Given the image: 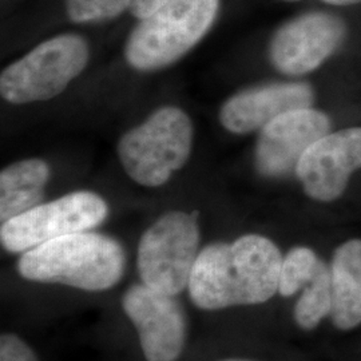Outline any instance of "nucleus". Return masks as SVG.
<instances>
[{
  "label": "nucleus",
  "mask_w": 361,
  "mask_h": 361,
  "mask_svg": "<svg viewBox=\"0 0 361 361\" xmlns=\"http://www.w3.org/2000/svg\"><path fill=\"white\" fill-rule=\"evenodd\" d=\"M284 258L274 243L246 234L233 244L204 247L195 261L189 293L200 310L256 305L279 292Z\"/></svg>",
  "instance_id": "f257e3e1"
},
{
  "label": "nucleus",
  "mask_w": 361,
  "mask_h": 361,
  "mask_svg": "<svg viewBox=\"0 0 361 361\" xmlns=\"http://www.w3.org/2000/svg\"><path fill=\"white\" fill-rule=\"evenodd\" d=\"M125 265V250L116 240L98 233L80 232L27 250L18 259V271L35 283L102 292L121 281Z\"/></svg>",
  "instance_id": "f03ea898"
},
{
  "label": "nucleus",
  "mask_w": 361,
  "mask_h": 361,
  "mask_svg": "<svg viewBox=\"0 0 361 361\" xmlns=\"http://www.w3.org/2000/svg\"><path fill=\"white\" fill-rule=\"evenodd\" d=\"M219 7V0H169L131 31L125 46L128 63L154 71L177 62L205 37Z\"/></svg>",
  "instance_id": "7ed1b4c3"
},
{
  "label": "nucleus",
  "mask_w": 361,
  "mask_h": 361,
  "mask_svg": "<svg viewBox=\"0 0 361 361\" xmlns=\"http://www.w3.org/2000/svg\"><path fill=\"white\" fill-rule=\"evenodd\" d=\"M192 145L190 118L178 107L166 106L121 137L118 157L131 180L157 188L186 164Z\"/></svg>",
  "instance_id": "20e7f679"
},
{
  "label": "nucleus",
  "mask_w": 361,
  "mask_h": 361,
  "mask_svg": "<svg viewBox=\"0 0 361 361\" xmlns=\"http://www.w3.org/2000/svg\"><path fill=\"white\" fill-rule=\"evenodd\" d=\"M89 56V46L79 35L49 39L3 70L0 94L13 104L51 99L85 70Z\"/></svg>",
  "instance_id": "39448f33"
},
{
  "label": "nucleus",
  "mask_w": 361,
  "mask_h": 361,
  "mask_svg": "<svg viewBox=\"0 0 361 361\" xmlns=\"http://www.w3.org/2000/svg\"><path fill=\"white\" fill-rule=\"evenodd\" d=\"M200 228L193 214L169 212L143 233L137 267L145 285L177 296L192 277L198 258Z\"/></svg>",
  "instance_id": "423d86ee"
},
{
  "label": "nucleus",
  "mask_w": 361,
  "mask_h": 361,
  "mask_svg": "<svg viewBox=\"0 0 361 361\" xmlns=\"http://www.w3.org/2000/svg\"><path fill=\"white\" fill-rule=\"evenodd\" d=\"M107 213V204L98 194H67L1 224V245L10 253H25L55 238L97 228Z\"/></svg>",
  "instance_id": "0eeeda50"
},
{
  "label": "nucleus",
  "mask_w": 361,
  "mask_h": 361,
  "mask_svg": "<svg viewBox=\"0 0 361 361\" xmlns=\"http://www.w3.org/2000/svg\"><path fill=\"white\" fill-rule=\"evenodd\" d=\"M345 35V23L334 13L300 15L280 27L271 38V63L290 77L308 74L343 44Z\"/></svg>",
  "instance_id": "6e6552de"
},
{
  "label": "nucleus",
  "mask_w": 361,
  "mask_h": 361,
  "mask_svg": "<svg viewBox=\"0 0 361 361\" xmlns=\"http://www.w3.org/2000/svg\"><path fill=\"white\" fill-rule=\"evenodd\" d=\"M122 308L134 324L147 361H176L186 341V320L174 296L147 285L130 286Z\"/></svg>",
  "instance_id": "1a4fd4ad"
},
{
  "label": "nucleus",
  "mask_w": 361,
  "mask_h": 361,
  "mask_svg": "<svg viewBox=\"0 0 361 361\" xmlns=\"http://www.w3.org/2000/svg\"><path fill=\"white\" fill-rule=\"evenodd\" d=\"M331 130V119L314 109H298L277 116L258 137L256 168L265 177L296 170L302 155Z\"/></svg>",
  "instance_id": "9d476101"
},
{
  "label": "nucleus",
  "mask_w": 361,
  "mask_h": 361,
  "mask_svg": "<svg viewBox=\"0 0 361 361\" xmlns=\"http://www.w3.org/2000/svg\"><path fill=\"white\" fill-rule=\"evenodd\" d=\"M361 169V128L328 133L313 143L297 165L305 193L329 202L347 188L349 176Z\"/></svg>",
  "instance_id": "9b49d317"
},
{
  "label": "nucleus",
  "mask_w": 361,
  "mask_h": 361,
  "mask_svg": "<svg viewBox=\"0 0 361 361\" xmlns=\"http://www.w3.org/2000/svg\"><path fill=\"white\" fill-rule=\"evenodd\" d=\"M313 90L304 82H277L240 91L219 111L221 125L234 134L264 129L277 116L307 109L313 104Z\"/></svg>",
  "instance_id": "f8f14e48"
},
{
  "label": "nucleus",
  "mask_w": 361,
  "mask_h": 361,
  "mask_svg": "<svg viewBox=\"0 0 361 361\" xmlns=\"http://www.w3.org/2000/svg\"><path fill=\"white\" fill-rule=\"evenodd\" d=\"M332 322L340 329L361 324V240H350L332 261Z\"/></svg>",
  "instance_id": "ddd939ff"
},
{
  "label": "nucleus",
  "mask_w": 361,
  "mask_h": 361,
  "mask_svg": "<svg viewBox=\"0 0 361 361\" xmlns=\"http://www.w3.org/2000/svg\"><path fill=\"white\" fill-rule=\"evenodd\" d=\"M50 180V166L38 158L3 169L0 174L1 224L38 207Z\"/></svg>",
  "instance_id": "4468645a"
},
{
  "label": "nucleus",
  "mask_w": 361,
  "mask_h": 361,
  "mask_svg": "<svg viewBox=\"0 0 361 361\" xmlns=\"http://www.w3.org/2000/svg\"><path fill=\"white\" fill-rule=\"evenodd\" d=\"M302 289L304 295L297 301L295 319L301 328L313 329L331 313L332 307V279L324 262Z\"/></svg>",
  "instance_id": "2eb2a0df"
},
{
  "label": "nucleus",
  "mask_w": 361,
  "mask_h": 361,
  "mask_svg": "<svg viewBox=\"0 0 361 361\" xmlns=\"http://www.w3.org/2000/svg\"><path fill=\"white\" fill-rule=\"evenodd\" d=\"M322 262L308 247L300 246L292 249L283 261L279 293L284 297L293 296L314 277Z\"/></svg>",
  "instance_id": "dca6fc26"
},
{
  "label": "nucleus",
  "mask_w": 361,
  "mask_h": 361,
  "mask_svg": "<svg viewBox=\"0 0 361 361\" xmlns=\"http://www.w3.org/2000/svg\"><path fill=\"white\" fill-rule=\"evenodd\" d=\"M133 0H66L70 19L75 23L97 22L116 18L130 8Z\"/></svg>",
  "instance_id": "f3484780"
},
{
  "label": "nucleus",
  "mask_w": 361,
  "mask_h": 361,
  "mask_svg": "<svg viewBox=\"0 0 361 361\" xmlns=\"http://www.w3.org/2000/svg\"><path fill=\"white\" fill-rule=\"evenodd\" d=\"M0 361H38V357L19 336L4 334L0 337Z\"/></svg>",
  "instance_id": "a211bd4d"
},
{
  "label": "nucleus",
  "mask_w": 361,
  "mask_h": 361,
  "mask_svg": "<svg viewBox=\"0 0 361 361\" xmlns=\"http://www.w3.org/2000/svg\"><path fill=\"white\" fill-rule=\"evenodd\" d=\"M169 0H133L130 6V11L138 19H143L162 7Z\"/></svg>",
  "instance_id": "6ab92c4d"
},
{
  "label": "nucleus",
  "mask_w": 361,
  "mask_h": 361,
  "mask_svg": "<svg viewBox=\"0 0 361 361\" xmlns=\"http://www.w3.org/2000/svg\"><path fill=\"white\" fill-rule=\"evenodd\" d=\"M325 3L335 4V6H350V4H357L361 3V0H323Z\"/></svg>",
  "instance_id": "aec40b11"
},
{
  "label": "nucleus",
  "mask_w": 361,
  "mask_h": 361,
  "mask_svg": "<svg viewBox=\"0 0 361 361\" xmlns=\"http://www.w3.org/2000/svg\"><path fill=\"white\" fill-rule=\"evenodd\" d=\"M284 1H298V0H284Z\"/></svg>",
  "instance_id": "412c9836"
},
{
  "label": "nucleus",
  "mask_w": 361,
  "mask_h": 361,
  "mask_svg": "<svg viewBox=\"0 0 361 361\" xmlns=\"http://www.w3.org/2000/svg\"><path fill=\"white\" fill-rule=\"evenodd\" d=\"M225 361H246V360H225Z\"/></svg>",
  "instance_id": "4be33fe9"
}]
</instances>
